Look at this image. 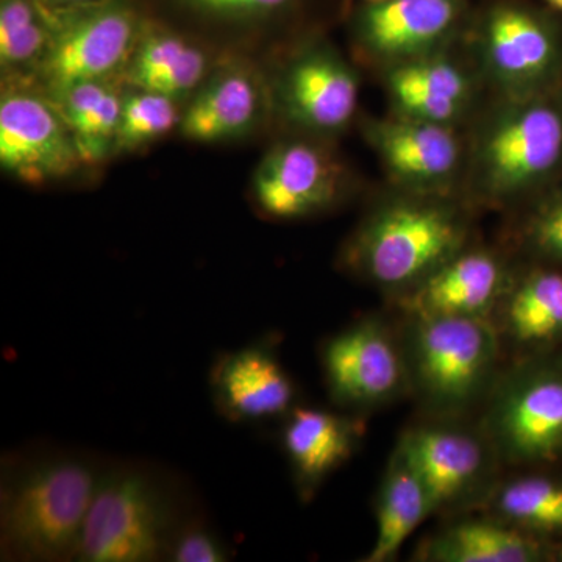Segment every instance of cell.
I'll list each match as a JSON object with an SVG mask.
<instances>
[{
  "mask_svg": "<svg viewBox=\"0 0 562 562\" xmlns=\"http://www.w3.org/2000/svg\"><path fill=\"white\" fill-rule=\"evenodd\" d=\"M106 461L81 450L43 447L3 458L2 561H76Z\"/></svg>",
  "mask_w": 562,
  "mask_h": 562,
  "instance_id": "cell-1",
  "label": "cell"
},
{
  "mask_svg": "<svg viewBox=\"0 0 562 562\" xmlns=\"http://www.w3.org/2000/svg\"><path fill=\"white\" fill-rule=\"evenodd\" d=\"M184 494L179 480L150 462L106 461L76 561H165L173 531L192 513Z\"/></svg>",
  "mask_w": 562,
  "mask_h": 562,
  "instance_id": "cell-2",
  "label": "cell"
},
{
  "mask_svg": "<svg viewBox=\"0 0 562 562\" xmlns=\"http://www.w3.org/2000/svg\"><path fill=\"white\" fill-rule=\"evenodd\" d=\"M465 238L464 216L446 195L405 191L362 222L347 266L379 286L409 291L460 254Z\"/></svg>",
  "mask_w": 562,
  "mask_h": 562,
  "instance_id": "cell-3",
  "label": "cell"
},
{
  "mask_svg": "<svg viewBox=\"0 0 562 562\" xmlns=\"http://www.w3.org/2000/svg\"><path fill=\"white\" fill-rule=\"evenodd\" d=\"M562 162V106L549 92L502 98L468 150L469 183L487 203H509L546 183Z\"/></svg>",
  "mask_w": 562,
  "mask_h": 562,
  "instance_id": "cell-4",
  "label": "cell"
},
{
  "mask_svg": "<svg viewBox=\"0 0 562 562\" xmlns=\"http://www.w3.org/2000/svg\"><path fill=\"white\" fill-rule=\"evenodd\" d=\"M43 7L52 35L36 69L49 92L81 81L111 79L127 66L140 33L138 18L127 3L94 0Z\"/></svg>",
  "mask_w": 562,
  "mask_h": 562,
  "instance_id": "cell-5",
  "label": "cell"
},
{
  "mask_svg": "<svg viewBox=\"0 0 562 562\" xmlns=\"http://www.w3.org/2000/svg\"><path fill=\"white\" fill-rule=\"evenodd\" d=\"M409 369L425 401L442 409L471 403L498 357L497 333L484 317H416Z\"/></svg>",
  "mask_w": 562,
  "mask_h": 562,
  "instance_id": "cell-6",
  "label": "cell"
},
{
  "mask_svg": "<svg viewBox=\"0 0 562 562\" xmlns=\"http://www.w3.org/2000/svg\"><path fill=\"white\" fill-rule=\"evenodd\" d=\"M486 431L495 453L513 464L562 458V355L525 362L503 380Z\"/></svg>",
  "mask_w": 562,
  "mask_h": 562,
  "instance_id": "cell-7",
  "label": "cell"
},
{
  "mask_svg": "<svg viewBox=\"0 0 562 562\" xmlns=\"http://www.w3.org/2000/svg\"><path fill=\"white\" fill-rule=\"evenodd\" d=\"M483 76L502 98L549 92L561 66L557 31L542 13L519 0L491 3L476 24Z\"/></svg>",
  "mask_w": 562,
  "mask_h": 562,
  "instance_id": "cell-8",
  "label": "cell"
},
{
  "mask_svg": "<svg viewBox=\"0 0 562 562\" xmlns=\"http://www.w3.org/2000/svg\"><path fill=\"white\" fill-rule=\"evenodd\" d=\"M469 0L364 2L355 18L362 52L383 68L450 49L468 18Z\"/></svg>",
  "mask_w": 562,
  "mask_h": 562,
  "instance_id": "cell-9",
  "label": "cell"
},
{
  "mask_svg": "<svg viewBox=\"0 0 562 562\" xmlns=\"http://www.w3.org/2000/svg\"><path fill=\"white\" fill-rule=\"evenodd\" d=\"M458 127L392 114L369 121L366 138L397 187L446 195L468 161Z\"/></svg>",
  "mask_w": 562,
  "mask_h": 562,
  "instance_id": "cell-10",
  "label": "cell"
},
{
  "mask_svg": "<svg viewBox=\"0 0 562 562\" xmlns=\"http://www.w3.org/2000/svg\"><path fill=\"white\" fill-rule=\"evenodd\" d=\"M83 162L68 125L50 99L35 92H3L0 101V165L29 184L76 171Z\"/></svg>",
  "mask_w": 562,
  "mask_h": 562,
  "instance_id": "cell-11",
  "label": "cell"
},
{
  "mask_svg": "<svg viewBox=\"0 0 562 562\" xmlns=\"http://www.w3.org/2000/svg\"><path fill=\"white\" fill-rule=\"evenodd\" d=\"M277 92L288 120L305 131L331 135L353 121L360 79L330 47L313 46L290 61Z\"/></svg>",
  "mask_w": 562,
  "mask_h": 562,
  "instance_id": "cell-12",
  "label": "cell"
},
{
  "mask_svg": "<svg viewBox=\"0 0 562 562\" xmlns=\"http://www.w3.org/2000/svg\"><path fill=\"white\" fill-rule=\"evenodd\" d=\"M322 368L333 401L353 408L394 397L405 375L391 336L371 319L333 336L322 350Z\"/></svg>",
  "mask_w": 562,
  "mask_h": 562,
  "instance_id": "cell-13",
  "label": "cell"
},
{
  "mask_svg": "<svg viewBox=\"0 0 562 562\" xmlns=\"http://www.w3.org/2000/svg\"><path fill=\"white\" fill-rule=\"evenodd\" d=\"M339 169L327 151L306 140H288L268 151L254 177L258 209L291 221L328 209L339 192Z\"/></svg>",
  "mask_w": 562,
  "mask_h": 562,
  "instance_id": "cell-14",
  "label": "cell"
},
{
  "mask_svg": "<svg viewBox=\"0 0 562 562\" xmlns=\"http://www.w3.org/2000/svg\"><path fill=\"white\" fill-rule=\"evenodd\" d=\"M210 391L222 417L257 424L292 412L294 382L269 342L221 355L210 372Z\"/></svg>",
  "mask_w": 562,
  "mask_h": 562,
  "instance_id": "cell-15",
  "label": "cell"
},
{
  "mask_svg": "<svg viewBox=\"0 0 562 562\" xmlns=\"http://www.w3.org/2000/svg\"><path fill=\"white\" fill-rule=\"evenodd\" d=\"M398 449L427 487L432 513L472 497L483 490L490 476V447L464 428L419 427L403 436Z\"/></svg>",
  "mask_w": 562,
  "mask_h": 562,
  "instance_id": "cell-16",
  "label": "cell"
},
{
  "mask_svg": "<svg viewBox=\"0 0 562 562\" xmlns=\"http://www.w3.org/2000/svg\"><path fill=\"white\" fill-rule=\"evenodd\" d=\"M384 87L394 114L452 127L468 116L476 95L475 77L450 49L387 66Z\"/></svg>",
  "mask_w": 562,
  "mask_h": 562,
  "instance_id": "cell-17",
  "label": "cell"
},
{
  "mask_svg": "<svg viewBox=\"0 0 562 562\" xmlns=\"http://www.w3.org/2000/svg\"><path fill=\"white\" fill-rule=\"evenodd\" d=\"M508 288V276L497 255L462 249L412 288L405 306L416 317H484L503 301Z\"/></svg>",
  "mask_w": 562,
  "mask_h": 562,
  "instance_id": "cell-18",
  "label": "cell"
},
{
  "mask_svg": "<svg viewBox=\"0 0 562 562\" xmlns=\"http://www.w3.org/2000/svg\"><path fill=\"white\" fill-rule=\"evenodd\" d=\"M362 427L351 417L317 408H295L284 424L281 443L299 494L308 501L360 443Z\"/></svg>",
  "mask_w": 562,
  "mask_h": 562,
  "instance_id": "cell-19",
  "label": "cell"
},
{
  "mask_svg": "<svg viewBox=\"0 0 562 562\" xmlns=\"http://www.w3.org/2000/svg\"><path fill=\"white\" fill-rule=\"evenodd\" d=\"M260 80L244 68H228L203 81L184 113L180 131L198 143H221L254 131L261 120Z\"/></svg>",
  "mask_w": 562,
  "mask_h": 562,
  "instance_id": "cell-20",
  "label": "cell"
},
{
  "mask_svg": "<svg viewBox=\"0 0 562 562\" xmlns=\"http://www.w3.org/2000/svg\"><path fill=\"white\" fill-rule=\"evenodd\" d=\"M206 58L199 47L171 32L140 29L125 79L135 90L160 92L168 98H187L205 81Z\"/></svg>",
  "mask_w": 562,
  "mask_h": 562,
  "instance_id": "cell-21",
  "label": "cell"
},
{
  "mask_svg": "<svg viewBox=\"0 0 562 562\" xmlns=\"http://www.w3.org/2000/svg\"><path fill=\"white\" fill-rule=\"evenodd\" d=\"M124 98L111 79L81 81L49 92L50 102L72 133L83 162L103 160L116 151Z\"/></svg>",
  "mask_w": 562,
  "mask_h": 562,
  "instance_id": "cell-22",
  "label": "cell"
},
{
  "mask_svg": "<svg viewBox=\"0 0 562 562\" xmlns=\"http://www.w3.org/2000/svg\"><path fill=\"white\" fill-rule=\"evenodd\" d=\"M422 554L436 562H538L549 557L535 535L491 520L453 525L435 536Z\"/></svg>",
  "mask_w": 562,
  "mask_h": 562,
  "instance_id": "cell-23",
  "label": "cell"
},
{
  "mask_svg": "<svg viewBox=\"0 0 562 562\" xmlns=\"http://www.w3.org/2000/svg\"><path fill=\"white\" fill-rule=\"evenodd\" d=\"M431 513L427 487L412 461L397 447L380 490L376 503V539L368 554V561L391 560L408 536Z\"/></svg>",
  "mask_w": 562,
  "mask_h": 562,
  "instance_id": "cell-24",
  "label": "cell"
},
{
  "mask_svg": "<svg viewBox=\"0 0 562 562\" xmlns=\"http://www.w3.org/2000/svg\"><path fill=\"white\" fill-rule=\"evenodd\" d=\"M506 331L522 346L562 341V273L538 269L506 291Z\"/></svg>",
  "mask_w": 562,
  "mask_h": 562,
  "instance_id": "cell-25",
  "label": "cell"
},
{
  "mask_svg": "<svg viewBox=\"0 0 562 562\" xmlns=\"http://www.w3.org/2000/svg\"><path fill=\"white\" fill-rule=\"evenodd\" d=\"M503 522L535 536L562 535V482L549 476H520L495 494Z\"/></svg>",
  "mask_w": 562,
  "mask_h": 562,
  "instance_id": "cell-26",
  "label": "cell"
},
{
  "mask_svg": "<svg viewBox=\"0 0 562 562\" xmlns=\"http://www.w3.org/2000/svg\"><path fill=\"white\" fill-rule=\"evenodd\" d=\"M50 22L38 0L0 2V61L3 68L38 66L50 43Z\"/></svg>",
  "mask_w": 562,
  "mask_h": 562,
  "instance_id": "cell-27",
  "label": "cell"
},
{
  "mask_svg": "<svg viewBox=\"0 0 562 562\" xmlns=\"http://www.w3.org/2000/svg\"><path fill=\"white\" fill-rule=\"evenodd\" d=\"M181 114L176 99L146 90H136L124 98L116 151L135 150L168 135L180 125Z\"/></svg>",
  "mask_w": 562,
  "mask_h": 562,
  "instance_id": "cell-28",
  "label": "cell"
},
{
  "mask_svg": "<svg viewBox=\"0 0 562 562\" xmlns=\"http://www.w3.org/2000/svg\"><path fill=\"white\" fill-rule=\"evenodd\" d=\"M232 553L227 543L205 519L192 512L173 531L165 561L171 562H225Z\"/></svg>",
  "mask_w": 562,
  "mask_h": 562,
  "instance_id": "cell-29",
  "label": "cell"
},
{
  "mask_svg": "<svg viewBox=\"0 0 562 562\" xmlns=\"http://www.w3.org/2000/svg\"><path fill=\"white\" fill-rule=\"evenodd\" d=\"M525 244L546 260L562 262V191L543 199L525 222Z\"/></svg>",
  "mask_w": 562,
  "mask_h": 562,
  "instance_id": "cell-30",
  "label": "cell"
},
{
  "mask_svg": "<svg viewBox=\"0 0 562 562\" xmlns=\"http://www.w3.org/2000/svg\"><path fill=\"white\" fill-rule=\"evenodd\" d=\"M209 13L231 18H269L290 9L294 0H191Z\"/></svg>",
  "mask_w": 562,
  "mask_h": 562,
  "instance_id": "cell-31",
  "label": "cell"
},
{
  "mask_svg": "<svg viewBox=\"0 0 562 562\" xmlns=\"http://www.w3.org/2000/svg\"><path fill=\"white\" fill-rule=\"evenodd\" d=\"M40 2L47 7H72L94 2V0H40Z\"/></svg>",
  "mask_w": 562,
  "mask_h": 562,
  "instance_id": "cell-32",
  "label": "cell"
},
{
  "mask_svg": "<svg viewBox=\"0 0 562 562\" xmlns=\"http://www.w3.org/2000/svg\"><path fill=\"white\" fill-rule=\"evenodd\" d=\"M547 2H549L550 5L553 7V9L562 11V0H547Z\"/></svg>",
  "mask_w": 562,
  "mask_h": 562,
  "instance_id": "cell-33",
  "label": "cell"
},
{
  "mask_svg": "<svg viewBox=\"0 0 562 562\" xmlns=\"http://www.w3.org/2000/svg\"><path fill=\"white\" fill-rule=\"evenodd\" d=\"M558 557H560L558 560L562 561V549L560 550V553H558Z\"/></svg>",
  "mask_w": 562,
  "mask_h": 562,
  "instance_id": "cell-34",
  "label": "cell"
},
{
  "mask_svg": "<svg viewBox=\"0 0 562 562\" xmlns=\"http://www.w3.org/2000/svg\"><path fill=\"white\" fill-rule=\"evenodd\" d=\"M364 2H380V0H364Z\"/></svg>",
  "mask_w": 562,
  "mask_h": 562,
  "instance_id": "cell-35",
  "label": "cell"
}]
</instances>
